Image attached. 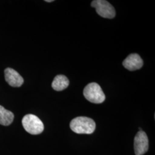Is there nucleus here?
Masks as SVG:
<instances>
[{
    "mask_svg": "<svg viewBox=\"0 0 155 155\" xmlns=\"http://www.w3.org/2000/svg\"><path fill=\"white\" fill-rule=\"evenodd\" d=\"M71 129L78 134H91L95 129V123L91 118L86 117H78L70 124Z\"/></svg>",
    "mask_w": 155,
    "mask_h": 155,
    "instance_id": "nucleus-1",
    "label": "nucleus"
},
{
    "mask_svg": "<svg viewBox=\"0 0 155 155\" xmlns=\"http://www.w3.org/2000/svg\"><path fill=\"white\" fill-rule=\"evenodd\" d=\"M86 99L93 104H101L105 100V95L100 85L97 83L88 84L83 90Z\"/></svg>",
    "mask_w": 155,
    "mask_h": 155,
    "instance_id": "nucleus-2",
    "label": "nucleus"
},
{
    "mask_svg": "<svg viewBox=\"0 0 155 155\" xmlns=\"http://www.w3.org/2000/svg\"><path fill=\"white\" fill-rule=\"evenodd\" d=\"M22 124L24 129L31 134L36 135L44 130V124L39 118L33 114H27L23 117Z\"/></svg>",
    "mask_w": 155,
    "mask_h": 155,
    "instance_id": "nucleus-3",
    "label": "nucleus"
},
{
    "mask_svg": "<svg viewBox=\"0 0 155 155\" xmlns=\"http://www.w3.org/2000/svg\"><path fill=\"white\" fill-rule=\"evenodd\" d=\"M91 6L94 8L100 16L106 18H113L116 16L114 7L105 0H94L91 2Z\"/></svg>",
    "mask_w": 155,
    "mask_h": 155,
    "instance_id": "nucleus-4",
    "label": "nucleus"
},
{
    "mask_svg": "<svg viewBox=\"0 0 155 155\" xmlns=\"http://www.w3.org/2000/svg\"><path fill=\"white\" fill-rule=\"evenodd\" d=\"M149 141L147 134L140 130L134 139V150L136 155H143L148 150Z\"/></svg>",
    "mask_w": 155,
    "mask_h": 155,
    "instance_id": "nucleus-5",
    "label": "nucleus"
},
{
    "mask_svg": "<svg viewBox=\"0 0 155 155\" xmlns=\"http://www.w3.org/2000/svg\"><path fill=\"white\" fill-rule=\"evenodd\" d=\"M4 72L6 81L12 87H20L24 83V79L14 69L11 68H6Z\"/></svg>",
    "mask_w": 155,
    "mask_h": 155,
    "instance_id": "nucleus-6",
    "label": "nucleus"
},
{
    "mask_svg": "<svg viewBox=\"0 0 155 155\" xmlns=\"http://www.w3.org/2000/svg\"><path fill=\"white\" fill-rule=\"evenodd\" d=\"M122 64L128 70L135 71L143 67V61L138 54H132L123 61Z\"/></svg>",
    "mask_w": 155,
    "mask_h": 155,
    "instance_id": "nucleus-7",
    "label": "nucleus"
},
{
    "mask_svg": "<svg viewBox=\"0 0 155 155\" xmlns=\"http://www.w3.org/2000/svg\"><path fill=\"white\" fill-rule=\"evenodd\" d=\"M69 80L68 78L63 75H58L56 76L52 83V87L56 91H62L69 85Z\"/></svg>",
    "mask_w": 155,
    "mask_h": 155,
    "instance_id": "nucleus-8",
    "label": "nucleus"
},
{
    "mask_svg": "<svg viewBox=\"0 0 155 155\" xmlns=\"http://www.w3.org/2000/svg\"><path fill=\"white\" fill-rule=\"evenodd\" d=\"M13 120V113L0 105V124L4 126H8L11 124Z\"/></svg>",
    "mask_w": 155,
    "mask_h": 155,
    "instance_id": "nucleus-9",
    "label": "nucleus"
},
{
    "mask_svg": "<svg viewBox=\"0 0 155 155\" xmlns=\"http://www.w3.org/2000/svg\"><path fill=\"white\" fill-rule=\"evenodd\" d=\"M45 1L47 2H53L54 1L53 0H45Z\"/></svg>",
    "mask_w": 155,
    "mask_h": 155,
    "instance_id": "nucleus-10",
    "label": "nucleus"
}]
</instances>
